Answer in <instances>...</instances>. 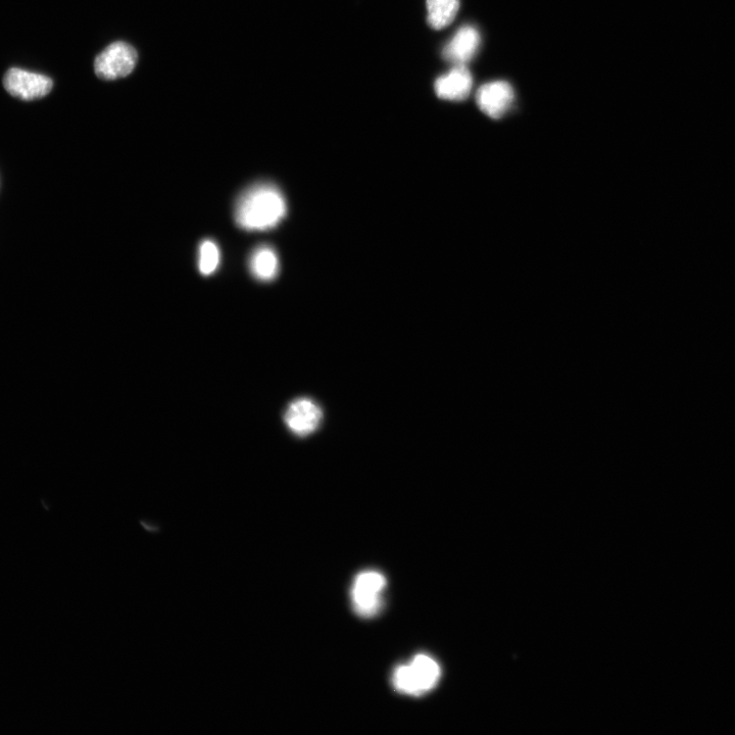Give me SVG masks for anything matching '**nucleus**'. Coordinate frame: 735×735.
<instances>
[{"instance_id": "f257e3e1", "label": "nucleus", "mask_w": 735, "mask_h": 735, "mask_svg": "<svg viewBox=\"0 0 735 735\" xmlns=\"http://www.w3.org/2000/svg\"><path fill=\"white\" fill-rule=\"evenodd\" d=\"M286 213L287 204L280 189L270 183H259L240 195L235 221L244 230L265 231L275 228Z\"/></svg>"}, {"instance_id": "f03ea898", "label": "nucleus", "mask_w": 735, "mask_h": 735, "mask_svg": "<svg viewBox=\"0 0 735 735\" xmlns=\"http://www.w3.org/2000/svg\"><path fill=\"white\" fill-rule=\"evenodd\" d=\"M439 677L438 664L426 655H418L410 666H401L396 670L394 683L400 692L420 696L432 690Z\"/></svg>"}, {"instance_id": "7ed1b4c3", "label": "nucleus", "mask_w": 735, "mask_h": 735, "mask_svg": "<svg viewBox=\"0 0 735 735\" xmlns=\"http://www.w3.org/2000/svg\"><path fill=\"white\" fill-rule=\"evenodd\" d=\"M138 55L135 48L126 42H115L98 55L94 70L97 77L116 80L128 76L135 68Z\"/></svg>"}, {"instance_id": "20e7f679", "label": "nucleus", "mask_w": 735, "mask_h": 735, "mask_svg": "<svg viewBox=\"0 0 735 735\" xmlns=\"http://www.w3.org/2000/svg\"><path fill=\"white\" fill-rule=\"evenodd\" d=\"M4 85L11 95L20 100L34 101L51 92L54 82L47 76L13 68L7 72Z\"/></svg>"}, {"instance_id": "39448f33", "label": "nucleus", "mask_w": 735, "mask_h": 735, "mask_svg": "<svg viewBox=\"0 0 735 735\" xmlns=\"http://www.w3.org/2000/svg\"><path fill=\"white\" fill-rule=\"evenodd\" d=\"M515 94L512 86L505 81L482 85L476 94L479 109L488 117L498 120L504 117L513 106Z\"/></svg>"}, {"instance_id": "423d86ee", "label": "nucleus", "mask_w": 735, "mask_h": 735, "mask_svg": "<svg viewBox=\"0 0 735 735\" xmlns=\"http://www.w3.org/2000/svg\"><path fill=\"white\" fill-rule=\"evenodd\" d=\"M385 577L378 572L361 573L354 584L353 600L357 612L370 617L378 612L380 593L385 587Z\"/></svg>"}, {"instance_id": "0eeeda50", "label": "nucleus", "mask_w": 735, "mask_h": 735, "mask_svg": "<svg viewBox=\"0 0 735 735\" xmlns=\"http://www.w3.org/2000/svg\"><path fill=\"white\" fill-rule=\"evenodd\" d=\"M322 418L321 408L310 399L293 401L284 415L287 428L301 437L314 433L319 428Z\"/></svg>"}, {"instance_id": "6e6552de", "label": "nucleus", "mask_w": 735, "mask_h": 735, "mask_svg": "<svg viewBox=\"0 0 735 735\" xmlns=\"http://www.w3.org/2000/svg\"><path fill=\"white\" fill-rule=\"evenodd\" d=\"M481 37L476 28L462 27L444 49V58L455 66H466L478 52Z\"/></svg>"}, {"instance_id": "1a4fd4ad", "label": "nucleus", "mask_w": 735, "mask_h": 735, "mask_svg": "<svg viewBox=\"0 0 735 735\" xmlns=\"http://www.w3.org/2000/svg\"><path fill=\"white\" fill-rule=\"evenodd\" d=\"M473 78L465 66H456L446 76L436 80L434 88L437 96L443 100L461 102L470 95Z\"/></svg>"}, {"instance_id": "9d476101", "label": "nucleus", "mask_w": 735, "mask_h": 735, "mask_svg": "<svg viewBox=\"0 0 735 735\" xmlns=\"http://www.w3.org/2000/svg\"><path fill=\"white\" fill-rule=\"evenodd\" d=\"M250 268L258 280L263 282L274 280L280 269L276 252L267 245L258 248L251 257Z\"/></svg>"}, {"instance_id": "9b49d317", "label": "nucleus", "mask_w": 735, "mask_h": 735, "mask_svg": "<svg viewBox=\"0 0 735 735\" xmlns=\"http://www.w3.org/2000/svg\"><path fill=\"white\" fill-rule=\"evenodd\" d=\"M460 0H427L428 24L435 30L448 27L455 20Z\"/></svg>"}, {"instance_id": "f8f14e48", "label": "nucleus", "mask_w": 735, "mask_h": 735, "mask_svg": "<svg viewBox=\"0 0 735 735\" xmlns=\"http://www.w3.org/2000/svg\"><path fill=\"white\" fill-rule=\"evenodd\" d=\"M220 250L212 240H205L200 247L199 269L204 276L214 274L220 265Z\"/></svg>"}]
</instances>
